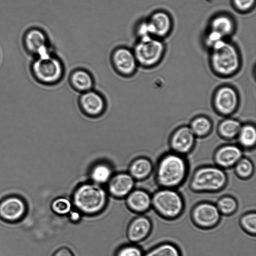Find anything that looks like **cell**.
I'll list each match as a JSON object with an SVG mask.
<instances>
[{
    "mask_svg": "<svg viewBox=\"0 0 256 256\" xmlns=\"http://www.w3.org/2000/svg\"><path fill=\"white\" fill-rule=\"evenodd\" d=\"M108 202L107 194L100 184L85 183L74 190L72 202L82 215L94 216L104 211Z\"/></svg>",
    "mask_w": 256,
    "mask_h": 256,
    "instance_id": "cell-1",
    "label": "cell"
},
{
    "mask_svg": "<svg viewBox=\"0 0 256 256\" xmlns=\"http://www.w3.org/2000/svg\"><path fill=\"white\" fill-rule=\"evenodd\" d=\"M210 60L213 70L222 76L235 73L240 65V56L234 46L226 40L216 42L210 48Z\"/></svg>",
    "mask_w": 256,
    "mask_h": 256,
    "instance_id": "cell-2",
    "label": "cell"
},
{
    "mask_svg": "<svg viewBox=\"0 0 256 256\" xmlns=\"http://www.w3.org/2000/svg\"><path fill=\"white\" fill-rule=\"evenodd\" d=\"M32 70L38 82L48 85L60 82L64 74L62 62L50 51L36 56L32 64Z\"/></svg>",
    "mask_w": 256,
    "mask_h": 256,
    "instance_id": "cell-3",
    "label": "cell"
},
{
    "mask_svg": "<svg viewBox=\"0 0 256 256\" xmlns=\"http://www.w3.org/2000/svg\"><path fill=\"white\" fill-rule=\"evenodd\" d=\"M152 206L162 218L172 221L177 220L182 214L184 203L176 192L164 190L154 194L152 198Z\"/></svg>",
    "mask_w": 256,
    "mask_h": 256,
    "instance_id": "cell-4",
    "label": "cell"
},
{
    "mask_svg": "<svg viewBox=\"0 0 256 256\" xmlns=\"http://www.w3.org/2000/svg\"><path fill=\"white\" fill-rule=\"evenodd\" d=\"M132 51L138 66L149 68L160 62L164 51V46L159 38L145 36L138 38Z\"/></svg>",
    "mask_w": 256,
    "mask_h": 256,
    "instance_id": "cell-5",
    "label": "cell"
},
{
    "mask_svg": "<svg viewBox=\"0 0 256 256\" xmlns=\"http://www.w3.org/2000/svg\"><path fill=\"white\" fill-rule=\"evenodd\" d=\"M186 166L184 160L176 154L165 156L160 162L156 178L160 184L171 187L178 185L184 179Z\"/></svg>",
    "mask_w": 256,
    "mask_h": 256,
    "instance_id": "cell-6",
    "label": "cell"
},
{
    "mask_svg": "<svg viewBox=\"0 0 256 256\" xmlns=\"http://www.w3.org/2000/svg\"><path fill=\"white\" fill-rule=\"evenodd\" d=\"M226 182V176L222 170L208 166L196 172L192 180L191 186L196 191H215L221 188Z\"/></svg>",
    "mask_w": 256,
    "mask_h": 256,
    "instance_id": "cell-7",
    "label": "cell"
},
{
    "mask_svg": "<svg viewBox=\"0 0 256 256\" xmlns=\"http://www.w3.org/2000/svg\"><path fill=\"white\" fill-rule=\"evenodd\" d=\"M221 216L216 204L209 202H201L196 204L190 212L192 224L202 230H212L220 223Z\"/></svg>",
    "mask_w": 256,
    "mask_h": 256,
    "instance_id": "cell-8",
    "label": "cell"
},
{
    "mask_svg": "<svg viewBox=\"0 0 256 256\" xmlns=\"http://www.w3.org/2000/svg\"><path fill=\"white\" fill-rule=\"evenodd\" d=\"M112 66L116 72L124 77L134 74L138 64L132 50L126 46H118L110 54Z\"/></svg>",
    "mask_w": 256,
    "mask_h": 256,
    "instance_id": "cell-9",
    "label": "cell"
},
{
    "mask_svg": "<svg viewBox=\"0 0 256 256\" xmlns=\"http://www.w3.org/2000/svg\"><path fill=\"white\" fill-rule=\"evenodd\" d=\"M234 24L232 18L226 15H219L213 18L206 36V43L211 47L216 42L226 40L233 32Z\"/></svg>",
    "mask_w": 256,
    "mask_h": 256,
    "instance_id": "cell-10",
    "label": "cell"
},
{
    "mask_svg": "<svg viewBox=\"0 0 256 256\" xmlns=\"http://www.w3.org/2000/svg\"><path fill=\"white\" fill-rule=\"evenodd\" d=\"M26 212L24 200L18 196H10L0 202V217L8 222H16L23 218Z\"/></svg>",
    "mask_w": 256,
    "mask_h": 256,
    "instance_id": "cell-11",
    "label": "cell"
},
{
    "mask_svg": "<svg viewBox=\"0 0 256 256\" xmlns=\"http://www.w3.org/2000/svg\"><path fill=\"white\" fill-rule=\"evenodd\" d=\"M152 230V223L151 220L143 214H139L129 224L126 235L132 243L136 244L146 239Z\"/></svg>",
    "mask_w": 256,
    "mask_h": 256,
    "instance_id": "cell-12",
    "label": "cell"
},
{
    "mask_svg": "<svg viewBox=\"0 0 256 256\" xmlns=\"http://www.w3.org/2000/svg\"><path fill=\"white\" fill-rule=\"evenodd\" d=\"M144 22L147 35L158 38L166 36L172 28L170 18L163 12L152 14Z\"/></svg>",
    "mask_w": 256,
    "mask_h": 256,
    "instance_id": "cell-13",
    "label": "cell"
},
{
    "mask_svg": "<svg viewBox=\"0 0 256 256\" xmlns=\"http://www.w3.org/2000/svg\"><path fill=\"white\" fill-rule=\"evenodd\" d=\"M238 102V94L230 86H224L219 88L214 97V104L221 114H228L236 108Z\"/></svg>",
    "mask_w": 256,
    "mask_h": 256,
    "instance_id": "cell-14",
    "label": "cell"
},
{
    "mask_svg": "<svg viewBox=\"0 0 256 256\" xmlns=\"http://www.w3.org/2000/svg\"><path fill=\"white\" fill-rule=\"evenodd\" d=\"M24 44L27 50L36 56L50 51L46 35L38 28H32L26 32Z\"/></svg>",
    "mask_w": 256,
    "mask_h": 256,
    "instance_id": "cell-15",
    "label": "cell"
},
{
    "mask_svg": "<svg viewBox=\"0 0 256 256\" xmlns=\"http://www.w3.org/2000/svg\"><path fill=\"white\" fill-rule=\"evenodd\" d=\"M79 104L84 112L92 116H96L102 113L106 106L102 96L93 89L81 93Z\"/></svg>",
    "mask_w": 256,
    "mask_h": 256,
    "instance_id": "cell-16",
    "label": "cell"
},
{
    "mask_svg": "<svg viewBox=\"0 0 256 256\" xmlns=\"http://www.w3.org/2000/svg\"><path fill=\"white\" fill-rule=\"evenodd\" d=\"M108 190L116 198L126 197L132 191L134 185V178L130 174L118 173L109 180Z\"/></svg>",
    "mask_w": 256,
    "mask_h": 256,
    "instance_id": "cell-17",
    "label": "cell"
},
{
    "mask_svg": "<svg viewBox=\"0 0 256 256\" xmlns=\"http://www.w3.org/2000/svg\"><path fill=\"white\" fill-rule=\"evenodd\" d=\"M126 198L128 208L138 214H142L147 212L152 206V198L144 190H132Z\"/></svg>",
    "mask_w": 256,
    "mask_h": 256,
    "instance_id": "cell-18",
    "label": "cell"
},
{
    "mask_svg": "<svg viewBox=\"0 0 256 256\" xmlns=\"http://www.w3.org/2000/svg\"><path fill=\"white\" fill-rule=\"evenodd\" d=\"M194 134L190 128L182 126L172 136L170 144L176 151L184 153L189 151L194 142Z\"/></svg>",
    "mask_w": 256,
    "mask_h": 256,
    "instance_id": "cell-19",
    "label": "cell"
},
{
    "mask_svg": "<svg viewBox=\"0 0 256 256\" xmlns=\"http://www.w3.org/2000/svg\"><path fill=\"white\" fill-rule=\"evenodd\" d=\"M69 82L74 90L80 93L93 89L94 86L93 76L84 68L74 70L70 75Z\"/></svg>",
    "mask_w": 256,
    "mask_h": 256,
    "instance_id": "cell-20",
    "label": "cell"
},
{
    "mask_svg": "<svg viewBox=\"0 0 256 256\" xmlns=\"http://www.w3.org/2000/svg\"><path fill=\"white\" fill-rule=\"evenodd\" d=\"M242 156V152L234 146H226L220 148L216 152V160L220 166H230L238 162Z\"/></svg>",
    "mask_w": 256,
    "mask_h": 256,
    "instance_id": "cell-21",
    "label": "cell"
},
{
    "mask_svg": "<svg viewBox=\"0 0 256 256\" xmlns=\"http://www.w3.org/2000/svg\"><path fill=\"white\" fill-rule=\"evenodd\" d=\"M144 256H182L179 247L175 244L165 242L150 248Z\"/></svg>",
    "mask_w": 256,
    "mask_h": 256,
    "instance_id": "cell-22",
    "label": "cell"
},
{
    "mask_svg": "<svg viewBox=\"0 0 256 256\" xmlns=\"http://www.w3.org/2000/svg\"><path fill=\"white\" fill-rule=\"evenodd\" d=\"M112 176V168L106 163L95 164L90 171V176L92 182L98 184L108 182Z\"/></svg>",
    "mask_w": 256,
    "mask_h": 256,
    "instance_id": "cell-23",
    "label": "cell"
},
{
    "mask_svg": "<svg viewBox=\"0 0 256 256\" xmlns=\"http://www.w3.org/2000/svg\"><path fill=\"white\" fill-rule=\"evenodd\" d=\"M152 166L146 158H138L133 161L130 166V174L134 178L142 179L150 172Z\"/></svg>",
    "mask_w": 256,
    "mask_h": 256,
    "instance_id": "cell-24",
    "label": "cell"
},
{
    "mask_svg": "<svg viewBox=\"0 0 256 256\" xmlns=\"http://www.w3.org/2000/svg\"><path fill=\"white\" fill-rule=\"evenodd\" d=\"M241 228L246 234L255 236L256 234V213L250 211L243 214L239 220Z\"/></svg>",
    "mask_w": 256,
    "mask_h": 256,
    "instance_id": "cell-25",
    "label": "cell"
},
{
    "mask_svg": "<svg viewBox=\"0 0 256 256\" xmlns=\"http://www.w3.org/2000/svg\"><path fill=\"white\" fill-rule=\"evenodd\" d=\"M216 205L220 214L226 216L233 215L238 208L236 200L231 196H224L220 198Z\"/></svg>",
    "mask_w": 256,
    "mask_h": 256,
    "instance_id": "cell-26",
    "label": "cell"
},
{
    "mask_svg": "<svg viewBox=\"0 0 256 256\" xmlns=\"http://www.w3.org/2000/svg\"><path fill=\"white\" fill-rule=\"evenodd\" d=\"M72 202L69 199L59 197L54 199L51 204L52 211L59 216H68L72 210Z\"/></svg>",
    "mask_w": 256,
    "mask_h": 256,
    "instance_id": "cell-27",
    "label": "cell"
},
{
    "mask_svg": "<svg viewBox=\"0 0 256 256\" xmlns=\"http://www.w3.org/2000/svg\"><path fill=\"white\" fill-rule=\"evenodd\" d=\"M240 124L236 120L228 119L222 122L219 126L220 134L225 138H232L240 132Z\"/></svg>",
    "mask_w": 256,
    "mask_h": 256,
    "instance_id": "cell-28",
    "label": "cell"
},
{
    "mask_svg": "<svg viewBox=\"0 0 256 256\" xmlns=\"http://www.w3.org/2000/svg\"><path fill=\"white\" fill-rule=\"evenodd\" d=\"M238 138L242 146L246 147L252 146L256 140L255 128L251 125H246L241 128L239 132Z\"/></svg>",
    "mask_w": 256,
    "mask_h": 256,
    "instance_id": "cell-29",
    "label": "cell"
},
{
    "mask_svg": "<svg viewBox=\"0 0 256 256\" xmlns=\"http://www.w3.org/2000/svg\"><path fill=\"white\" fill-rule=\"evenodd\" d=\"M190 128L194 134L204 136L210 130L211 123L207 118L199 117L193 120Z\"/></svg>",
    "mask_w": 256,
    "mask_h": 256,
    "instance_id": "cell-30",
    "label": "cell"
},
{
    "mask_svg": "<svg viewBox=\"0 0 256 256\" xmlns=\"http://www.w3.org/2000/svg\"><path fill=\"white\" fill-rule=\"evenodd\" d=\"M142 249L135 244H124L116 252L114 256H144Z\"/></svg>",
    "mask_w": 256,
    "mask_h": 256,
    "instance_id": "cell-31",
    "label": "cell"
},
{
    "mask_svg": "<svg viewBox=\"0 0 256 256\" xmlns=\"http://www.w3.org/2000/svg\"><path fill=\"white\" fill-rule=\"evenodd\" d=\"M236 171L242 177L248 176L252 171V162L246 158L239 160L236 166Z\"/></svg>",
    "mask_w": 256,
    "mask_h": 256,
    "instance_id": "cell-32",
    "label": "cell"
},
{
    "mask_svg": "<svg viewBox=\"0 0 256 256\" xmlns=\"http://www.w3.org/2000/svg\"><path fill=\"white\" fill-rule=\"evenodd\" d=\"M234 6L240 11H246L254 6L255 0H233Z\"/></svg>",
    "mask_w": 256,
    "mask_h": 256,
    "instance_id": "cell-33",
    "label": "cell"
},
{
    "mask_svg": "<svg viewBox=\"0 0 256 256\" xmlns=\"http://www.w3.org/2000/svg\"><path fill=\"white\" fill-rule=\"evenodd\" d=\"M67 216H68L71 222L76 223L81 219L82 214L79 211L76 209V210H72Z\"/></svg>",
    "mask_w": 256,
    "mask_h": 256,
    "instance_id": "cell-34",
    "label": "cell"
},
{
    "mask_svg": "<svg viewBox=\"0 0 256 256\" xmlns=\"http://www.w3.org/2000/svg\"><path fill=\"white\" fill-rule=\"evenodd\" d=\"M52 256H74L72 252L66 247H62L55 252Z\"/></svg>",
    "mask_w": 256,
    "mask_h": 256,
    "instance_id": "cell-35",
    "label": "cell"
},
{
    "mask_svg": "<svg viewBox=\"0 0 256 256\" xmlns=\"http://www.w3.org/2000/svg\"><path fill=\"white\" fill-rule=\"evenodd\" d=\"M206 1L208 2H212L213 0H206Z\"/></svg>",
    "mask_w": 256,
    "mask_h": 256,
    "instance_id": "cell-36",
    "label": "cell"
}]
</instances>
